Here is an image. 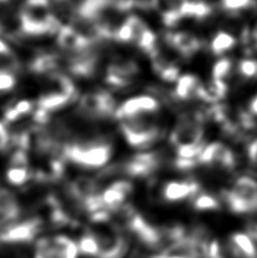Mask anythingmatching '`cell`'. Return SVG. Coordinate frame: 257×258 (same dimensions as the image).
<instances>
[{
	"label": "cell",
	"mask_w": 257,
	"mask_h": 258,
	"mask_svg": "<svg viewBox=\"0 0 257 258\" xmlns=\"http://www.w3.org/2000/svg\"><path fill=\"white\" fill-rule=\"evenodd\" d=\"M204 129L199 121L183 120L174 127L170 135V142L173 146L182 147L196 145L203 143Z\"/></svg>",
	"instance_id": "obj_16"
},
{
	"label": "cell",
	"mask_w": 257,
	"mask_h": 258,
	"mask_svg": "<svg viewBox=\"0 0 257 258\" xmlns=\"http://www.w3.org/2000/svg\"><path fill=\"white\" fill-rule=\"evenodd\" d=\"M246 258H257V248L248 234L233 233L229 239Z\"/></svg>",
	"instance_id": "obj_30"
},
{
	"label": "cell",
	"mask_w": 257,
	"mask_h": 258,
	"mask_svg": "<svg viewBox=\"0 0 257 258\" xmlns=\"http://www.w3.org/2000/svg\"><path fill=\"white\" fill-rule=\"evenodd\" d=\"M249 108H250V111L251 113L257 114V95L255 98L250 101V104H249Z\"/></svg>",
	"instance_id": "obj_42"
},
{
	"label": "cell",
	"mask_w": 257,
	"mask_h": 258,
	"mask_svg": "<svg viewBox=\"0 0 257 258\" xmlns=\"http://www.w3.org/2000/svg\"><path fill=\"white\" fill-rule=\"evenodd\" d=\"M238 68H239V73L244 77H257V60H254V59H244L239 62Z\"/></svg>",
	"instance_id": "obj_37"
},
{
	"label": "cell",
	"mask_w": 257,
	"mask_h": 258,
	"mask_svg": "<svg viewBox=\"0 0 257 258\" xmlns=\"http://www.w3.org/2000/svg\"><path fill=\"white\" fill-rule=\"evenodd\" d=\"M12 0H0V25L11 17Z\"/></svg>",
	"instance_id": "obj_38"
},
{
	"label": "cell",
	"mask_w": 257,
	"mask_h": 258,
	"mask_svg": "<svg viewBox=\"0 0 257 258\" xmlns=\"http://www.w3.org/2000/svg\"><path fill=\"white\" fill-rule=\"evenodd\" d=\"M76 98L77 91L71 78L63 74L53 72L44 75L41 84L38 108L50 113L65 108Z\"/></svg>",
	"instance_id": "obj_3"
},
{
	"label": "cell",
	"mask_w": 257,
	"mask_h": 258,
	"mask_svg": "<svg viewBox=\"0 0 257 258\" xmlns=\"http://www.w3.org/2000/svg\"><path fill=\"white\" fill-rule=\"evenodd\" d=\"M40 218H32L20 222H13L0 229V242L25 243L31 242L42 230Z\"/></svg>",
	"instance_id": "obj_9"
},
{
	"label": "cell",
	"mask_w": 257,
	"mask_h": 258,
	"mask_svg": "<svg viewBox=\"0 0 257 258\" xmlns=\"http://www.w3.org/2000/svg\"><path fill=\"white\" fill-rule=\"evenodd\" d=\"M200 191V185L194 181H170L164 185L162 197L167 202H179L195 196Z\"/></svg>",
	"instance_id": "obj_21"
},
{
	"label": "cell",
	"mask_w": 257,
	"mask_h": 258,
	"mask_svg": "<svg viewBox=\"0 0 257 258\" xmlns=\"http://www.w3.org/2000/svg\"><path fill=\"white\" fill-rule=\"evenodd\" d=\"M98 64V58L94 53L89 51V49L82 52L73 53L68 59V69L76 76L90 77L93 75Z\"/></svg>",
	"instance_id": "obj_20"
},
{
	"label": "cell",
	"mask_w": 257,
	"mask_h": 258,
	"mask_svg": "<svg viewBox=\"0 0 257 258\" xmlns=\"http://www.w3.org/2000/svg\"><path fill=\"white\" fill-rule=\"evenodd\" d=\"M119 123L128 144L133 147H146L159 137V128L151 119V114L122 118Z\"/></svg>",
	"instance_id": "obj_7"
},
{
	"label": "cell",
	"mask_w": 257,
	"mask_h": 258,
	"mask_svg": "<svg viewBox=\"0 0 257 258\" xmlns=\"http://www.w3.org/2000/svg\"><path fill=\"white\" fill-rule=\"evenodd\" d=\"M248 156L251 162L257 164V140L251 143L248 147Z\"/></svg>",
	"instance_id": "obj_41"
},
{
	"label": "cell",
	"mask_w": 257,
	"mask_h": 258,
	"mask_svg": "<svg viewBox=\"0 0 257 258\" xmlns=\"http://www.w3.org/2000/svg\"><path fill=\"white\" fill-rule=\"evenodd\" d=\"M80 109L91 118H107L117 110L116 101L111 94L104 91L89 92L80 100Z\"/></svg>",
	"instance_id": "obj_10"
},
{
	"label": "cell",
	"mask_w": 257,
	"mask_h": 258,
	"mask_svg": "<svg viewBox=\"0 0 257 258\" xmlns=\"http://www.w3.org/2000/svg\"><path fill=\"white\" fill-rule=\"evenodd\" d=\"M17 16L20 31L29 36L52 34L62 26L49 0H25Z\"/></svg>",
	"instance_id": "obj_1"
},
{
	"label": "cell",
	"mask_w": 257,
	"mask_h": 258,
	"mask_svg": "<svg viewBox=\"0 0 257 258\" xmlns=\"http://www.w3.org/2000/svg\"><path fill=\"white\" fill-rule=\"evenodd\" d=\"M152 258H185V257H180V256H170V255H160V256H154Z\"/></svg>",
	"instance_id": "obj_43"
},
{
	"label": "cell",
	"mask_w": 257,
	"mask_h": 258,
	"mask_svg": "<svg viewBox=\"0 0 257 258\" xmlns=\"http://www.w3.org/2000/svg\"><path fill=\"white\" fill-rule=\"evenodd\" d=\"M231 61L228 58H221L220 60L214 63L212 69V76L213 80H221L223 81L224 77H227L230 73L231 69Z\"/></svg>",
	"instance_id": "obj_34"
},
{
	"label": "cell",
	"mask_w": 257,
	"mask_h": 258,
	"mask_svg": "<svg viewBox=\"0 0 257 258\" xmlns=\"http://www.w3.org/2000/svg\"><path fill=\"white\" fill-rule=\"evenodd\" d=\"M34 258H49V257H45V256H43V255H41V254H38V252H35V255H34Z\"/></svg>",
	"instance_id": "obj_44"
},
{
	"label": "cell",
	"mask_w": 257,
	"mask_h": 258,
	"mask_svg": "<svg viewBox=\"0 0 257 258\" xmlns=\"http://www.w3.org/2000/svg\"><path fill=\"white\" fill-rule=\"evenodd\" d=\"M16 86V77L14 73L0 69V94L7 93Z\"/></svg>",
	"instance_id": "obj_36"
},
{
	"label": "cell",
	"mask_w": 257,
	"mask_h": 258,
	"mask_svg": "<svg viewBox=\"0 0 257 258\" xmlns=\"http://www.w3.org/2000/svg\"><path fill=\"white\" fill-rule=\"evenodd\" d=\"M57 43L62 50L71 53L82 52L90 48L89 42L70 24H63L57 32Z\"/></svg>",
	"instance_id": "obj_19"
},
{
	"label": "cell",
	"mask_w": 257,
	"mask_h": 258,
	"mask_svg": "<svg viewBox=\"0 0 257 258\" xmlns=\"http://www.w3.org/2000/svg\"><path fill=\"white\" fill-rule=\"evenodd\" d=\"M139 74V66L134 60L126 58H116L109 64L105 72V82L107 84L122 89L130 85L133 78Z\"/></svg>",
	"instance_id": "obj_12"
},
{
	"label": "cell",
	"mask_w": 257,
	"mask_h": 258,
	"mask_svg": "<svg viewBox=\"0 0 257 258\" xmlns=\"http://www.w3.org/2000/svg\"><path fill=\"white\" fill-rule=\"evenodd\" d=\"M21 205L14 194L2 188L0 189V227H5L20 218Z\"/></svg>",
	"instance_id": "obj_22"
},
{
	"label": "cell",
	"mask_w": 257,
	"mask_h": 258,
	"mask_svg": "<svg viewBox=\"0 0 257 258\" xmlns=\"http://www.w3.org/2000/svg\"><path fill=\"white\" fill-rule=\"evenodd\" d=\"M65 159L86 169H98L107 164L112 155V149L107 142H77L65 145Z\"/></svg>",
	"instance_id": "obj_4"
},
{
	"label": "cell",
	"mask_w": 257,
	"mask_h": 258,
	"mask_svg": "<svg viewBox=\"0 0 257 258\" xmlns=\"http://www.w3.org/2000/svg\"><path fill=\"white\" fill-rule=\"evenodd\" d=\"M200 86L201 84L199 78L192 75V74H185V75L178 78L174 94L178 99L188 100L197 94Z\"/></svg>",
	"instance_id": "obj_28"
},
{
	"label": "cell",
	"mask_w": 257,
	"mask_h": 258,
	"mask_svg": "<svg viewBox=\"0 0 257 258\" xmlns=\"http://www.w3.org/2000/svg\"><path fill=\"white\" fill-rule=\"evenodd\" d=\"M199 163L221 167L223 169H232L236 164V159L228 146L215 142L204 147L199 158Z\"/></svg>",
	"instance_id": "obj_15"
},
{
	"label": "cell",
	"mask_w": 257,
	"mask_h": 258,
	"mask_svg": "<svg viewBox=\"0 0 257 258\" xmlns=\"http://www.w3.org/2000/svg\"><path fill=\"white\" fill-rule=\"evenodd\" d=\"M228 86L221 80H212L206 85H201L196 96L210 103H218L227 95Z\"/></svg>",
	"instance_id": "obj_26"
},
{
	"label": "cell",
	"mask_w": 257,
	"mask_h": 258,
	"mask_svg": "<svg viewBox=\"0 0 257 258\" xmlns=\"http://www.w3.org/2000/svg\"><path fill=\"white\" fill-rule=\"evenodd\" d=\"M255 0H221V6L227 12H240L253 7Z\"/></svg>",
	"instance_id": "obj_35"
},
{
	"label": "cell",
	"mask_w": 257,
	"mask_h": 258,
	"mask_svg": "<svg viewBox=\"0 0 257 258\" xmlns=\"http://www.w3.org/2000/svg\"><path fill=\"white\" fill-rule=\"evenodd\" d=\"M223 198L233 213L256 212L257 181L250 177H240L230 190L223 192Z\"/></svg>",
	"instance_id": "obj_8"
},
{
	"label": "cell",
	"mask_w": 257,
	"mask_h": 258,
	"mask_svg": "<svg viewBox=\"0 0 257 258\" xmlns=\"http://www.w3.org/2000/svg\"><path fill=\"white\" fill-rule=\"evenodd\" d=\"M38 254L49 258H77L79 245L66 236L42 238L36 242Z\"/></svg>",
	"instance_id": "obj_11"
},
{
	"label": "cell",
	"mask_w": 257,
	"mask_h": 258,
	"mask_svg": "<svg viewBox=\"0 0 257 258\" xmlns=\"http://www.w3.org/2000/svg\"><path fill=\"white\" fill-rule=\"evenodd\" d=\"M99 246L96 258H123L128 250V241L119 225L110 219L109 212L102 211L91 216V228Z\"/></svg>",
	"instance_id": "obj_2"
},
{
	"label": "cell",
	"mask_w": 257,
	"mask_h": 258,
	"mask_svg": "<svg viewBox=\"0 0 257 258\" xmlns=\"http://www.w3.org/2000/svg\"><path fill=\"white\" fill-rule=\"evenodd\" d=\"M119 225L135 234L141 242L150 248H157L162 243L163 234L149 223L132 205L125 204L113 212Z\"/></svg>",
	"instance_id": "obj_5"
},
{
	"label": "cell",
	"mask_w": 257,
	"mask_h": 258,
	"mask_svg": "<svg viewBox=\"0 0 257 258\" xmlns=\"http://www.w3.org/2000/svg\"><path fill=\"white\" fill-rule=\"evenodd\" d=\"M235 44L236 40L232 35L226 33V32H220L214 36L212 42H211V50L217 56H221L224 52L232 49Z\"/></svg>",
	"instance_id": "obj_31"
},
{
	"label": "cell",
	"mask_w": 257,
	"mask_h": 258,
	"mask_svg": "<svg viewBox=\"0 0 257 258\" xmlns=\"http://www.w3.org/2000/svg\"><path fill=\"white\" fill-rule=\"evenodd\" d=\"M204 144L200 143L196 145L182 146L177 149V158L174 165L180 170H187L194 168L199 163V158L204 150Z\"/></svg>",
	"instance_id": "obj_25"
},
{
	"label": "cell",
	"mask_w": 257,
	"mask_h": 258,
	"mask_svg": "<svg viewBox=\"0 0 257 258\" xmlns=\"http://www.w3.org/2000/svg\"><path fill=\"white\" fill-rule=\"evenodd\" d=\"M114 40L131 43L151 57L158 50L157 36L148 24L136 15H130L119 27Z\"/></svg>",
	"instance_id": "obj_6"
},
{
	"label": "cell",
	"mask_w": 257,
	"mask_h": 258,
	"mask_svg": "<svg viewBox=\"0 0 257 258\" xmlns=\"http://www.w3.org/2000/svg\"><path fill=\"white\" fill-rule=\"evenodd\" d=\"M186 0H153L152 8L157 11L167 26L171 27L182 20L180 9Z\"/></svg>",
	"instance_id": "obj_24"
},
{
	"label": "cell",
	"mask_w": 257,
	"mask_h": 258,
	"mask_svg": "<svg viewBox=\"0 0 257 258\" xmlns=\"http://www.w3.org/2000/svg\"><path fill=\"white\" fill-rule=\"evenodd\" d=\"M159 109V102L157 99L150 95H140L134 96L126 100L122 104L119 105L114 117L118 120L122 118L140 116V114H153Z\"/></svg>",
	"instance_id": "obj_14"
},
{
	"label": "cell",
	"mask_w": 257,
	"mask_h": 258,
	"mask_svg": "<svg viewBox=\"0 0 257 258\" xmlns=\"http://www.w3.org/2000/svg\"><path fill=\"white\" fill-rule=\"evenodd\" d=\"M12 54H14L12 48L9 47L6 41L0 39V57H7L12 56Z\"/></svg>",
	"instance_id": "obj_40"
},
{
	"label": "cell",
	"mask_w": 257,
	"mask_h": 258,
	"mask_svg": "<svg viewBox=\"0 0 257 258\" xmlns=\"http://www.w3.org/2000/svg\"><path fill=\"white\" fill-rule=\"evenodd\" d=\"M160 164L159 156L154 153L134 155L121 165L122 172L131 177H146L152 174Z\"/></svg>",
	"instance_id": "obj_18"
},
{
	"label": "cell",
	"mask_w": 257,
	"mask_h": 258,
	"mask_svg": "<svg viewBox=\"0 0 257 258\" xmlns=\"http://www.w3.org/2000/svg\"><path fill=\"white\" fill-rule=\"evenodd\" d=\"M167 41L183 57H190L201 49V42L196 36L187 32H174L167 34Z\"/></svg>",
	"instance_id": "obj_23"
},
{
	"label": "cell",
	"mask_w": 257,
	"mask_h": 258,
	"mask_svg": "<svg viewBox=\"0 0 257 258\" xmlns=\"http://www.w3.org/2000/svg\"><path fill=\"white\" fill-rule=\"evenodd\" d=\"M79 245L80 254L89 256V257H98L99 254V246L98 241H96L95 237L91 231H87L85 234H83L81 238Z\"/></svg>",
	"instance_id": "obj_32"
},
{
	"label": "cell",
	"mask_w": 257,
	"mask_h": 258,
	"mask_svg": "<svg viewBox=\"0 0 257 258\" xmlns=\"http://www.w3.org/2000/svg\"><path fill=\"white\" fill-rule=\"evenodd\" d=\"M33 109L34 104L29 100H20L17 102H13L5 109L4 120L7 123L17 122L33 112Z\"/></svg>",
	"instance_id": "obj_27"
},
{
	"label": "cell",
	"mask_w": 257,
	"mask_h": 258,
	"mask_svg": "<svg viewBox=\"0 0 257 258\" xmlns=\"http://www.w3.org/2000/svg\"><path fill=\"white\" fill-rule=\"evenodd\" d=\"M32 177V168L26 151L16 149L12 154L6 170L7 181L13 186H23Z\"/></svg>",
	"instance_id": "obj_13"
},
{
	"label": "cell",
	"mask_w": 257,
	"mask_h": 258,
	"mask_svg": "<svg viewBox=\"0 0 257 258\" xmlns=\"http://www.w3.org/2000/svg\"><path fill=\"white\" fill-rule=\"evenodd\" d=\"M211 12H212V8L204 2H200V0H186L180 9V16L181 18L192 17L196 18V20H202V18L208 17Z\"/></svg>",
	"instance_id": "obj_29"
},
{
	"label": "cell",
	"mask_w": 257,
	"mask_h": 258,
	"mask_svg": "<svg viewBox=\"0 0 257 258\" xmlns=\"http://www.w3.org/2000/svg\"><path fill=\"white\" fill-rule=\"evenodd\" d=\"M192 206L197 211H214L219 209L220 204L217 198L203 194V195H199L192 201Z\"/></svg>",
	"instance_id": "obj_33"
},
{
	"label": "cell",
	"mask_w": 257,
	"mask_h": 258,
	"mask_svg": "<svg viewBox=\"0 0 257 258\" xmlns=\"http://www.w3.org/2000/svg\"><path fill=\"white\" fill-rule=\"evenodd\" d=\"M133 191V185L130 181L117 180L101 191V201L105 211L114 212L125 205L126 200Z\"/></svg>",
	"instance_id": "obj_17"
},
{
	"label": "cell",
	"mask_w": 257,
	"mask_h": 258,
	"mask_svg": "<svg viewBox=\"0 0 257 258\" xmlns=\"http://www.w3.org/2000/svg\"><path fill=\"white\" fill-rule=\"evenodd\" d=\"M9 140H11V137H9L7 127L5 126L4 122H0V152L7 149Z\"/></svg>",
	"instance_id": "obj_39"
},
{
	"label": "cell",
	"mask_w": 257,
	"mask_h": 258,
	"mask_svg": "<svg viewBox=\"0 0 257 258\" xmlns=\"http://www.w3.org/2000/svg\"><path fill=\"white\" fill-rule=\"evenodd\" d=\"M255 40H256V42H257V31H256V33H255Z\"/></svg>",
	"instance_id": "obj_45"
}]
</instances>
